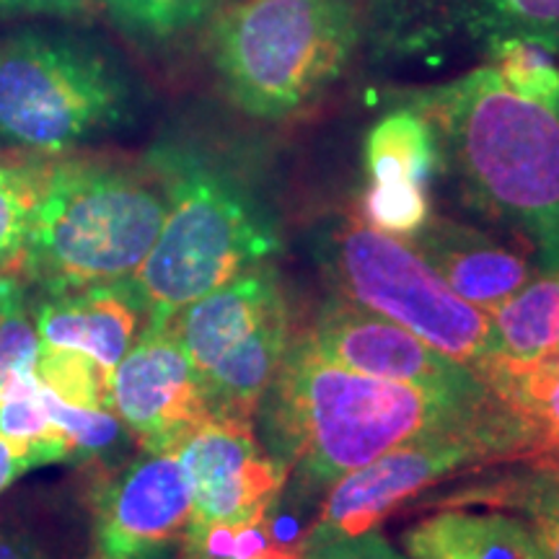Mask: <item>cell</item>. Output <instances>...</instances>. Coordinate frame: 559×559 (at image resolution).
<instances>
[{
	"instance_id": "6",
	"label": "cell",
	"mask_w": 559,
	"mask_h": 559,
	"mask_svg": "<svg viewBox=\"0 0 559 559\" xmlns=\"http://www.w3.org/2000/svg\"><path fill=\"white\" fill-rule=\"evenodd\" d=\"M311 254L332 293L396 321L487 383L498 366L487 311L456 296L407 241L362 218H332L313 228Z\"/></svg>"
},
{
	"instance_id": "27",
	"label": "cell",
	"mask_w": 559,
	"mask_h": 559,
	"mask_svg": "<svg viewBox=\"0 0 559 559\" xmlns=\"http://www.w3.org/2000/svg\"><path fill=\"white\" fill-rule=\"evenodd\" d=\"M47 409L55 423L66 430L73 445L70 464H91V461H107L122 449L124 440L132 436L122 425V419L111 409H81L60 402L58 396L45 389Z\"/></svg>"
},
{
	"instance_id": "26",
	"label": "cell",
	"mask_w": 559,
	"mask_h": 559,
	"mask_svg": "<svg viewBox=\"0 0 559 559\" xmlns=\"http://www.w3.org/2000/svg\"><path fill=\"white\" fill-rule=\"evenodd\" d=\"M111 21L140 41H166L210 19L215 0H102Z\"/></svg>"
},
{
	"instance_id": "7",
	"label": "cell",
	"mask_w": 559,
	"mask_h": 559,
	"mask_svg": "<svg viewBox=\"0 0 559 559\" xmlns=\"http://www.w3.org/2000/svg\"><path fill=\"white\" fill-rule=\"evenodd\" d=\"M130 88L107 55L50 32H21L0 45V140L62 156L124 122Z\"/></svg>"
},
{
	"instance_id": "30",
	"label": "cell",
	"mask_w": 559,
	"mask_h": 559,
	"mask_svg": "<svg viewBox=\"0 0 559 559\" xmlns=\"http://www.w3.org/2000/svg\"><path fill=\"white\" fill-rule=\"evenodd\" d=\"M37 469L29 456V451L24 445L13 443V440H5L0 436V492H5L13 481H16L21 474Z\"/></svg>"
},
{
	"instance_id": "32",
	"label": "cell",
	"mask_w": 559,
	"mask_h": 559,
	"mask_svg": "<svg viewBox=\"0 0 559 559\" xmlns=\"http://www.w3.org/2000/svg\"><path fill=\"white\" fill-rule=\"evenodd\" d=\"M0 559H50L37 542L16 531H0Z\"/></svg>"
},
{
	"instance_id": "19",
	"label": "cell",
	"mask_w": 559,
	"mask_h": 559,
	"mask_svg": "<svg viewBox=\"0 0 559 559\" xmlns=\"http://www.w3.org/2000/svg\"><path fill=\"white\" fill-rule=\"evenodd\" d=\"M487 317L498 342V366L489 373L487 386L498 396L510 379L559 349V272L531 277L521 290L489 309Z\"/></svg>"
},
{
	"instance_id": "17",
	"label": "cell",
	"mask_w": 559,
	"mask_h": 559,
	"mask_svg": "<svg viewBox=\"0 0 559 559\" xmlns=\"http://www.w3.org/2000/svg\"><path fill=\"white\" fill-rule=\"evenodd\" d=\"M407 559H549L534 528L506 513L440 510L402 534Z\"/></svg>"
},
{
	"instance_id": "8",
	"label": "cell",
	"mask_w": 559,
	"mask_h": 559,
	"mask_svg": "<svg viewBox=\"0 0 559 559\" xmlns=\"http://www.w3.org/2000/svg\"><path fill=\"white\" fill-rule=\"evenodd\" d=\"M536 453L539 436L519 409L500 412L464 428L417 436L326 489L313 526L337 534H360L379 526L391 510L453 472L485 461H536Z\"/></svg>"
},
{
	"instance_id": "28",
	"label": "cell",
	"mask_w": 559,
	"mask_h": 559,
	"mask_svg": "<svg viewBox=\"0 0 559 559\" xmlns=\"http://www.w3.org/2000/svg\"><path fill=\"white\" fill-rule=\"evenodd\" d=\"M300 559H407L391 547L379 528L360 534H337L313 526L304 539Z\"/></svg>"
},
{
	"instance_id": "33",
	"label": "cell",
	"mask_w": 559,
	"mask_h": 559,
	"mask_svg": "<svg viewBox=\"0 0 559 559\" xmlns=\"http://www.w3.org/2000/svg\"><path fill=\"white\" fill-rule=\"evenodd\" d=\"M177 559H202V557L194 555V551H190V549H181V555Z\"/></svg>"
},
{
	"instance_id": "15",
	"label": "cell",
	"mask_w": 559,
	"mask_h": 559,
	"mask_svg": "<svg viewBox=\"0 0 559 559\" xmlns=\"http://www.w3.org/2000/svg\"><path fill=\"white\" fill-rule=\"evenodd\" d=\"M407 243L456 296L481 311L500 306L534 277L521 251L451 218H430Z\"/></svg>"
},
{
	"instance_id": "24",
	"label": "cell",
	"mask_w": 559,
	"mask_h": 559,
	"mask_svg": "<svg viewBox=\"0 0 559 559\" xmlns=\"http://www.w3.org/2000/svg\"><path fill=\"white\" fill-rule=\"evenodd\" d=\"M485 52L513 94L559 111V66L555 52L526 37L495 39Z\"/></svg>"
},
{
	"instance_id": "12",
	"label": "cell",
	"mask_w": 559,
	"mask_h": 559,
	"mask_svg": "<svg viewBox=\"0 0 559 559\" xmlns=\"http://www.w3.org/2000/svg\"><path fill=\"white\" fill-rule=\"evenodd\" d=\"M177 459L192 489L190 531L264 521L290 479L288 466L264 451L254 428L230 419L210 417Z\"/></svg>"
},
{
	"instance_id": "10",
	"label": "cell",
	"mask_w": 559,
	"mask_h": 559,
	"mask_svg": "<svg viewBox=\"0 0 559 559\" xmlns=\"http://www.w3.org/2000/svg\"><path fill=\"white\" fill-rule=\"evenodd\" d=\"M96 559H160L185 544L192 489L177 453L143 451L91 492Z\"/></svg>"
},
{
	"instance_id": "20",
	"label": "cell",
	"mask_w": 559,
	"mask_h": 559,
	"mask_svg": "<svg viewBox=\"0 0 559 559\" xmlns=\"http://www.w3.org/2000/svg\"><path fill=\"white\" fill-rule=\"evenodd\" d=\"M52 156L0 151V277L21 275Z\"/></svg>"
},
{
	"instance_id": "18",
	"label": "cell",
	"mask_w": 559,
	"mask_h": 559,
	"mask_svg": "<svg viewBox=\"0 0 559 559\" xmlns=\"http://www.w3.org/2000/svg\"><path fill=\"white\" fill-rule=\"evenodd\" d=\"M290 311L277 313L200 379L210 417L251 425L293 342Z\"/></svg>"
},
{
	"instance_id": "29",
	"label": "cell",
	"mask_w": 559,
	"mask_h": 559,
	"mask_svg": "<svg viewBox=\"0 0 559 559\" xmlns=\"http://www.w3.org/2000/svg\"><path fill=\"white\" fill-rule=\"evenodd\" d=\"M91 0H0L3 13H32V16H73L86 11Z\"/></svg>"
},
{
	"instance_id": "2",
	"label": "cell",
	"mask_w": 559,
	"mask_h": 559,
	"mask_svg": "<svg viewBox=\"0 0 559 559\" xmlns=\"http://www.w3.org/2000/svg\"><path fill=\"white\" fill-rule=\"evenodd\" d=\"M461 198L559 272V111L513 94L492 66L415 96Z\"/></svg>"
},
{
	"instance_id": "9",
	"label": "cell",
	"mask_w": 559,
	"mask_h": 559,
	"mask_svg": "<svg viewBox=\"0 0 559 559\" xmlns=\"http://www.w3.org/2000/svg\"><path fill=\"white\" fill-rule=\"evenodd\" d=\"M309 334L324 358L358 373L409 383L459 402H498L474 370L445 358L396 321L337 293L319 306Z\"/></svg>"
},
{
	"instance_id": "34",
	"label": "cell",
	"mask_w": 559,
	"mask_h": 559,
	"mask_svg": "<svg viewBox=\"0 0 559 559\" xmlns=\"http://www.w3.org/2000/svg\"><path fill=\"white\" fill-rule=\"evenodd\" d=\"M91 559H96V557H91Z\"/></svg>"
},
{
	"instance_id": "13",
	"label": "cell",
	"mask_w": 559,
	"mask_h": 559,
	"mask_svg": "<svg viewBox=\"0 0 559 559\" xmlns=\"http://www.w3.org/2000/svg\"><path fill=\"white\" fill-rule=\"evenodd\" d=\"M366 166L370 187L360 218L396 239H412L432 218L428 185L440 153L430 122L412 107L391 111L368 132Z\"/></svg>"
},
{
	"instance_id": "16",
	"label": "cell",
	"mask_w": 559,
	"mask_h": 559,
	"mask_svg": "<svg viewBox=\"0 0 559 559\" xmlns=\"http://www.w3.org/2000/svg\"><path fill=\"white\" fill-rule=\"evenodd\" d=\"M32 311L41 345L81 349L109 373L135 345L145 319L124 283L47 296Z\"/></svg>"
},
{
	"instance_id": "25",
	"label": "cell",
	"mask_w": 559,
	"mask_h": 559,
	"mask_svg": "<svg viewBox=\"0 0 559 559\" xmlns=\"http://www.w3.org/2000/svg\"><path fill=\"white\" fill-rule=\"evenodd\" d=\"M39 334L24 285L16 275L0 277V391L34 376Z\"/></svg>"
},
{
	"instance_id": "22",
	"label": "cell",
	"mask_w": 559,
	"mask_h": 559,
	"mask_svg": "<svg viewBox=\"0 0 559 559\" xmlns=\"http://www.w3.org/2000/svg\"><path fill=\"white\" fill-rule=\"evenodd\" d=\"M0 436L29 451L34 466L70 464L73 445L66 430L50 417L45 386L37 373L0 391Z\"/></svg>"
},
{
	"instance_id": "21",
	"label": "cell",
	"mask_w": 559,
	"mask_h": 559,
	"mask_svg": "<svg viewBox=\"0 0 559 559\" xmlns=\"http://www.w3.org/2000/svg\"><path fill=\"white\" fill-rule=\"evenodd\" d=\"M445 16L489 45L495 39L526 37L559 55V0H440Z\"/></svg>"
},
{
	"instance_id": "4",
	"label": "cell",
	"mask_w": 559,
	"mask_h": 559,
	"mask_svg": "<svg viewBox=\"0 0 559 559\" xmlns=\"http://www.w3.org/2000/svg\"><path fill=\"white\" fill-rule=\"evenodd\" d=\"M166 210L148 164L52 156L21 275L47 296L128 283L156 247Z\"/></svg>"
},
{
	"instance_id": "14",
	"label": "cell",
	"mask_w": 559,
	"mask_h": 559,
	"mask_svg": "<svg viewBox=\"0 0 559 559\" xmlns=\"http://www.w3.org/2000/svg\"><path fill=\"white\" fill-rule=\"evenodd\" d=\"M283 311H290L283 280L275 262H262L187 304L166 326L185 347L200 381L223 355Z\"/></svg>"
},
{
	"instance_id": "3",
	"label": "cell",
	"mask_w": 559,
	"mask_h": 559,
	"mask_svg": "<svg viewBox=\"0 0 559 559\" xmlns=\"http://www.w3.org/2000/svg\"><path fill=\"white\" fill-rule=\"evenodd\" d=\"M166 190L164 228L148 260L128 280L145 326H164L187 304L283 249L277 218L260 192L213 153L156 145L145 158Z\"/></svg>"
},
{
	"instance_id": "1",
	"label": "cell",
	"mask_w": 559,
	"mask_h": 559,
	"mask_svg": "<svg viewBox=\"0 0 559 559\" xmlns=\"http://www.w3.org/2000/svg\"><path fill=\"white\" fill-rule=\"evenodd\" d=\"M508 409L513 407L500 400L459 402L337 366L306 330L293 334L257 419L264 451L288 466L300 489L326 495L349 472L412 438L464 428Z\"/></svg>"
},
{
	"instance_id": "11",
	"label": "cell",
	"mask_w": 559,
	"mask_h": 559,
	"mask_svg": "<svg viewBox=\"0 0 559 559\" xmlns=\"http://www.w3.org/2000/svg\"><path fill=\"white\" fill-rule=\"evenodd\" d=\"M111 412L148 453H177L210 419L192 362L166 324L145 326L111 370Z\"/></svg>"
},
{
	"instance_id": "31",
	"label": "cell",
	"mask_w": 559,
	"mask_h": 559,
	"mask_svg": "<svg viewBox=\"0 0 559 559\" xmlns=\"http://www.w3.org/2000/svg\"><path fill=\"white\" fill-rule=\"evenodd\" d=\"M531 528H534L536 539H539L542 549L547 551L549 559H559V508H544L531 513Z\"/></svg>"
},
{
	"instance_id": "5",
	"label": "cell",
	"mask_w": 559,
	"mask_h": 559,
	"mask_svg": "<svg viewBox=\"0 0 559 559\" xmlns=\"http://www.w3.org/2000/svg\"><path fill=\"white\" fill-rule=\"evenodd\" d=\"M358 41L349 0H236L210 26L228 99L257 120H290L345 73Z\"/></svg>"
},
{
	"instance_id": "23",
	"label": "cell",
	"mask_w": 559,
	"mask_h": 559,
	"mask_svg": "<svg viewBox=\"0 0 559 559\" xmlns=\"http://www.w3.org/2000/svg\"><path fill=\"white\" fill-rule=\"evenodd\" d=\"M34 373L70 407L111 409V373L81 349L39 345Z\"/></svg>"
}]
</instances>
